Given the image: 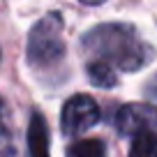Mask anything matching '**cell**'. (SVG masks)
<instances>
[{
  "mask_svg": "<svg viewBox=\"0 0 157 157\" xmlns=\"http://www.w3.org/2000/svg\"><path fill=\"white\" fill-rule=\"evenodd\" d=\"M83 49L93 56H99L97 60L111 67L116 65L118 69H125V72L141 69L152 58V49L139 39L134 28L123 23L97 25L83 37Z\"/></svg>",
  "mask_w": 157,
  "mask_h": 157,
  "instance_id": "obj_1",
  "label": "cell"
},
{
  "mask_svg": "<svg viewBox=\"0 0 157 157\" xmlns=\"http://www.w3.org/2000/svg\"><path fill=\"white\" fill-rule=\"evenodd\" d=\"M65 56V37H63V16L46 14L35 23L28 37V60L33 67H49Z\"/></svg>",
  "mask_w": 157,
  "mask_h": 157,
  "instance_id": "obj_2",
  "label": "cell"
},
{
  "mask_svg": "<svg viewBox=\"0 0 157 157\" xmlns=\"http://www.w3.org/2000/svg\"><path fill=\"white\" fill-rule=\"evenodd\" d=\"M97 123H99V106L90 95H74L65 102L63 116H60V127H63L65 136L83 134Z\"/></svg>",
  "mask_w": 157,
  "mask_h": 157,
  "instance_id": "obj_3",
  "label": "cell"
},
{
  "mask_svg": "<svg viewBox=\"0 0 157 157\" xmlns=\"http://www.w3.org/2000/svg\"><path fill=\"white\" fill-rule=\"evenodd\" d=\"M116 127L120 134H143V132H152L157 127V109L143 102H134V104H125L120 106V111L116 113Z\"/></svg>",
  "mask_w": 157,
  "mask_h": 157,
  "instance_id": "obj_4",
  "label": "cell"
},
{
  "mask_svg": "<svg viewBox=\"0 0 157 157\" xmlns=\"http://www.w3.org/2000/svg\"><path fill=\"white\" fill-rule=\"evenodd\" d=\"M28 148L30 157H49V127L42 113H33L28 125Z\"/></svg>",
  "mask_w": 157,
  "mask_h": 157,
  "instance_id": "obj_5",
  "label": "cell"
},
{
  "mask_svg": "<svg viewBox=\"0 0 157 157\" xmlns=\"http://www.w3.org/2000/svg\"><path fill=\"white\" fill-rule=\"evenodd\" d=\"M88 78H90V83L97 86V88H111V86L118 83V76L113 74V67L102 63V60L88 63Z\"/></svg>",
  "mask_w": 157,
  "mask_h": 157,
  "instance_id": "obj_6",
  "label": "cell"
},
{
  "mask_svg": "<svg viewBox=\"0 0 157 157\" xmlns=\"http://www.w3.org/2000/svg\"><path fill=\"white\" fill-rule=\"evenodd\" d=\"M67 157H106V148L99 139H83L67 148Z\"/></svg>",
  "mask_w": 157,
  "mask_h": 157,
  "instance_id": "obj_7",
  "label": "cell"
},
{
  "mask_svg": "<svg viewBox=\"0 0 157 157\" xmlns=\"http://www.w3.org/2000/svg\"><path fill=\"white\" fill-rule=\"evenodd\" d=\"M129 157H157V134L155 132H143L132 139Z\"/></svg>",
  "mask_w": 157,
  "mask_h": 157,
  "instance_id": "obj_8",
  "label": "cell"
},
{
  "mask_svg": "<svg viewBox=\"0 0 157 157\" xmlns=\"http://www.w3.org/2000/svg\"><path fill=\"white\" fill-rule=\"evenodd\" d=\"M0 157H21L16 143L7 134H0Z\"/></svg>",
  "mask_w": 157,
  "mask_h": 157,
  "instance_id": "obj_9",
  "label": "cell"
},
{
  "mask_svg": "<svg viewBox=\"0 0 157 157\" xmlns=\"http://www.w3.org/2000/svg\"><path fill=\"white\" fill-rule=\"evenodd\" d=\"M0 127H2V102H0Z\"/></svg>",
  "mask_w": 157,
  "mask_h": 157,
  "instance_id": "obj_10",
  "label": "cell"
}]
</instances>
